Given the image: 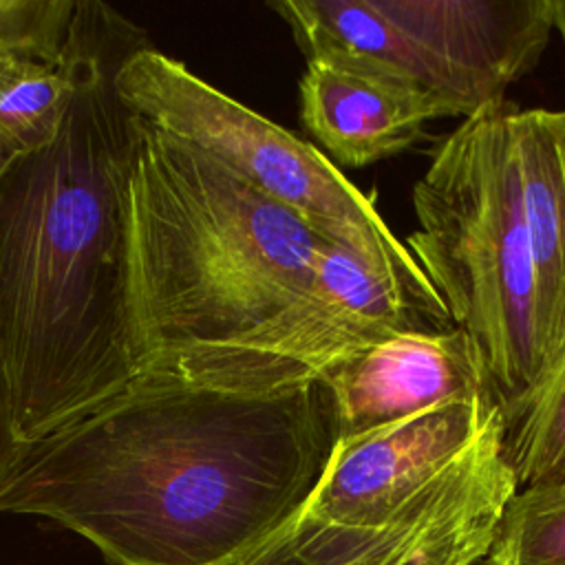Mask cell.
<instances>
[{
    "label": "cell",
    "mask_w": 565,
    "mask_h": 565,
    "mask_svg": "<svg viewBox=\"0 0 565 565\" xmlns=\"http://www.w3.org/2000/svg\"><path fill=\"white\" fill-rule=\"evenodd\" d=\"M335 444L324 380L130 384L29 444L0 512L55 521L113 565H238L305 510Z\"/></svg>",
    "instance_id": "obj_1"
},
{
    "label": "cell",
    "mask_w": 565,
    "mask_h": 565,
    "mask_svg": "<svg viewBox=\"0 0 565 565\" xmlns=\"http://www.w3.org/2000/svg\"><path fill=\"white\" fill-rule=\"evenodd\" d=\"M141 44L110 4L77 0L62 130L0 177V349L26 446L135 382L126 256L139 117L115 77Z\"/></svg>",
    "instance_id": "obj_2"
},
{
    "label": "cell",
    "mask_w": 565,
    "mask_h": 565,
    "mask_svg": "<svg viewBox=\"0 0 565 565\" xmlns=\"http://www.w3.org/2000/svg\"><path fill=\"white\" fill-rule=\"evenodd\" d=\"M327 241L139 117L126 256L132 384L267 391L269 347L311 291Z\"/></svg>",
    "instance_id": "obj_3"
},
{
    "label": "cell",
    "mask_w": 565,
    "mask_h": 565,
    "mask_svg": "<svg viewBox=\"0 0 565 565\" xmlns=\"http://www.w3.org/2000/svg\"><path fill=\"white\" fill-rule=\"evenodd\" d=\"M516 106L490 104L435 150L413 188L417 230L406 247L477 344L501 417L547 369L539 280L523 212Z\"/></svg>",
    "instance_id": "obj_4"
},
{
    "label": "cell",
    "mask_w": 565,
    "mask_h": 565,
    "mask_svg": "<svg viewBox=\"0 0 565 565\" xmlns=\"http://www.w3.org/2000/svg\"><path fill=\"white\" fill-rule=\"evenodd\" d=\"M115 86L141 119L205 150L324 238L417 285H430L406 243L382 221L373 199L313 143L221 93L150 44L126 57Z\"/></svg>",
    "instance_id": "obj_5"
},
{
    "label": "cell",
    "mask_w": 565,
    "mask_h": 565,
    "mask_svg": "<svg viewBox=\"0 0 565 565\" xmlns=\"http://www.w3.org/2000/svg\"><path fill=\"white\" fill-rule=\"evenodd\" d=\"M501 441L499 415L450 468L373 527L322 523L305 510L298 521L333 565H479L519 492Z\"/></svg>",
    "instance_id": "obj_6"
},
{
    "label": "cell",
    "mask_w": 565,
    "mask_h": 565,
    "mask_svg": "<svg viewBox=\"0 0 565 565\" xmlns=\"http://www.w3.org/2000/svg\"><path fill=\"white\" fill-rule=\"evenodd\" d=\"M501 411L452 402L338 439L305 514L344 527H373L450 468Z\"/></svg>",
    "instance_id": "obj_7"
},
{
    "label": "cell",
    "mask_w": 565,
    "mask_h": 565,
    "mask_svg": "<svg viewBox=\"0 0 565 565\" xmlns=\"http://www.w3.org/2000/svg\"><path fill=\"white\" fill-rule=\"evenodd\" d=\"M320 380L333 397L338 439L452 402H494L483 358L459 327L380 340L344 358Z\"/></svg>",
    "instance_id": "obj_8"
},
{
    "label": "cell",
    "mask_w": 565,
    "mask_h": 565,
    "mask_svg": "<svg viewBox=\"0 0 565 565\" xmlns=\"http://www.w3.org/2000/svg\"><path fill=\"white\" fill-rule=\"evenodd\" d=\"M380 9L455 71L481 106L541 60L552 24L550 0H377Z\"/></svg>",
    "instance_id": "obj_9"
},
{
    "label": "cell",
    "mask_w": 565,
    "mask_h": 565,
    "mask_svg": "<svg viewBox=\"0 0 565 565\" xmlns=\"http://www.w3.org/2000/svg\"><path fill=\"white\" fill-rule=\"evenodd\" d=\"M291 29L307 62L371 75L426 93L452 117L479 113L470 86L391 20L377 0H276L269 4Z\"/></svg>",
    "instance_id": "obj_10"
},
{
    "label": "cell",
    "mask_w": 565,
    "mask_h": 565,
    "mask_svg": "<svg viewBox=\"0 0 565 565\" xmlns=\"http://www.w3.org/2000/svg\"><path fill=\"white\" fill-rule=\"evenodd\" d=\"M452 117L439 99L415 88L307 62L300 119L333 163L362 168L411 148L428 121Z\"/></svg>",
    "instance_id": "obj_11"
},
{
    "label": "cell",
    "mask_w": 565,
    "mask_h": 565,
    "mask_svg": "<svg viewBox=\"0 0 565 565\" xmlns=\"http://www.w3.org/2000/svg\"><path fill=\"white\" fill-rule=\"evenodd\" d=\"M514 141L545 322L547 373L565 353V137L561 110H516Z\"/></svg>",
    "instance_id": "obj_12"
},
{
    "label": "cell",
    "mask_w": 565,
    "mask_h": 565,
    "mask_svg": "<svg viewBox=\"0 0 565 565\" xmlns=\"http://www.w3.org/2000/svg\"><path fill=\"white\" fill-rule=\"evenodd\" d=\"M71 90L64 49L55 60L29 51L0 53V177L55 141Z\"/></svg>",
    "instance_id": "obj_13"
},
{
    "label": "cell",
    "mask_w": 565,
    "mask_h": 565,
    "mask_svg": "<svg viewBox=\"0 0 565 565\" xmlns=\"http://www.w3.org/2000/svg\"><path fill=\"white\" fill-rule=\"evenodd\" d=\"M501 419V450L519 490L565 481V353Z\"/></svg>",
    "instance_id": "obj_14"
},
{
    "label": "cell",
    "mask_w": 565,
    "mask_h": 565,
    "mask_svg": "<svg viewBox=\"0 0 565 565\" xmlns=\"http://www.w3.org/2000/svg\"><path fill=\"white\" fill-rule=\"evenodd\" d=\"M486 565H565V481L519 490Z\"/></svg>",
    "instance_id": "obj_15"
},
{
    "label": "cell",
    "mask_w": 565,
    "mask_h": 565,
    "mask_svg": "<svg viewBox=\"0 0 565 565\" xmlns=\"http://www.w3.org/2000/svg\"><path fill=\"white\" fill-rule=\"evenodd\" d=\"M238 565H333L307 536L298 516ZM486 565V563H479Z\"/></svg>",
    "instance_id": "obj_16"
},
{
    "label": "cell",
    "mask_w": 565,
    "mask_h": 565,
    "mask_svg": "<svg viewBox=\"0 0 565 565\" xmlns=\"http://www.w3.org/2000/svg\"><path fill=\"white\" fill-rule=\"evenodd\" d=\"M26 444L18 433L15 419V404H13V386L9 377V366L0 349V492L9 477L13 475L15 466L22 459Z\"/></svg>",
    "instance_id": "obj_17"
},
{
    "label": "cell",
    "mask_w": 565,
    "mask_h": 565,
    "mask_svg": "<svg viewBox=\"0 0 565 565\" xmlns=\"http://www.w3.org/2000/svg\"><path fill=\"white\" fill-rule=\"evenodd\" d=\"M550 9H552L554 31H558L561 38L565 40V0H550Z\"/></svg>",
    "instance_id": "obj_18"
},
{
    "label": "cell",
    "mask_w": 565,
    "mask_h": 565,
    "mask_svg": "<svg viewBox=\"0 0 565 565\" xmlns=\"http://www.w3.org/2000/svg\"><path fill=\"white\" fill-rule=\"evenodd\" d=\"M561 126H563V137H565V110H561Z\"/></svg>",
    "instance_id": "obj_19"
}]
</instances>
